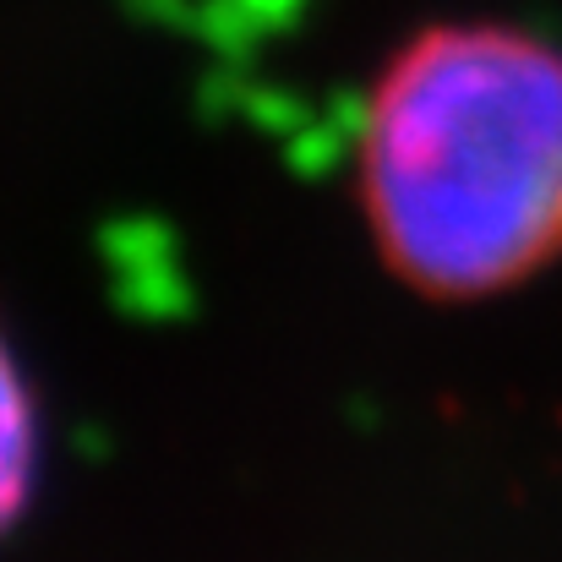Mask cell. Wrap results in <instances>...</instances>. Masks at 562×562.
<instances>
[{
	"instance_id": "cell-1",
	"label": "cell",
	"mask_w": 562,
	"mask_h": 562,
	"mask_svg": "<svg viewBox=\"0 0 562 562\" xmlns=\"http://www.w3.org/2000/svg\"><path fill=\"white\" fill-rule=\"evenodd\" d=\"M356 196L382 268L448 306L562 262V44L508 16L415 27L361 99Z\"/></svg>"
},
{
	"instance_id": "cell-2",
	"label": "cell",
	"mask_w": 562,
	"mask_h": 562,
	"mask_svg": "<svg viewBox=\"0 0 562 562\" xmlns=\"http://www.w3.org/2000/svg\"><path fill=\"white\" fill-rule=\"evenodd\" d=\"M38 464H44V426H38V398L22 372L5 328H0V547L22 525L33 492H38Z\"/></svg>"
}]
</instances>
